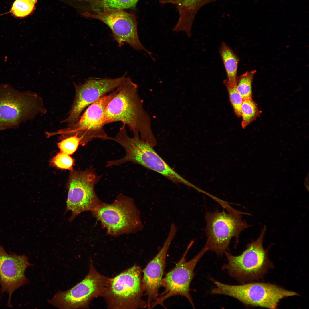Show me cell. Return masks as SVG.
Returning <instances> with one entry per match:
<instances>
[{
	"label": "cell",
	"mask_w": 309,
	"mask_h": 309,
	"mask_svg": "<svg viewBox=\"0 0 309 309\" xmlns=\"http://www.w3.org/2000/svg\"><path fill=\"white\" fill-rule=\"evenodd\" d=\"M223 83L228 91L229 100L234 112L238 117L241 116V107L243 99L237 90L236 85H231L227 79Z\"/></svg>",
	"instance_id": "obj_23"
},
{
	"label": "cell",
	"mask_w": 309,
	"mask_h": 309,
	"mask_svg": "<svg viewBox=\"0 0 309 309\" xmlns=\"http://www.w3.org/2000/svg\"><path fill=\"white\" fill-rule=\"evenodd\" d=\"M47 112L42 98L37 93L0 84V130L17 128Z\"/></svg>",
	"instance_id": "obj_3"
},
{
	"label": "cell",
	"mask_w": 309,
	"mask_h": 309,
	"mask_svg": "<svg viewBox=\"0 0 309 309\" xmlns=\"http://www.w3.org/2000/svg\"><path fill=\"white\" fill-rule=\"evenodd\" d=\"M127 73L116 78H90L83 83H74L75 94L68 116L61 121L67 127L76 123L84 110L100 98L121 86L128 77Z\"/></svg>",
	"instance_id": "obj_14"
},
{
	"label": "cell",
	"mask_w": 309,
	"mask_h": 309,
	"mask_svg": "<svg viewBox=\"0 0 309 309\" xmlns=\"http://www.w3.org/2000/svg\"><path fill=\"white\" fill-rule=\"evenodd\" d=\"M139 0H86L92 9L104 8L124 9L135 8Z\"/></svg>",
	"instance_id": "obj_19"
},
{
	"label": "cell",
	"mask_w": 309,
	"mask_h": 309,
	"mask_svg": "<svg viewBox=\"0 0 309 309\" xmlns=\"http://www.w3.org/2000/svg\"><path fill=\"white\" fill-rule=\"evenodd\" d=\"M256 72V70L247 71L237 78V88L243 100L252 98V83Z\"/></svg>",
	"instance_id": "obj_21"
},
{
	"label": "cell",
	"mask_w": 309,
	"mask_h": 309,
	"mask_svg": "<svg viewBox=\"0 0 309 309\" xmlns=\"http://www.w3.org/2000/svg\"><path fill=\"white\" fill-rule=\"evenodd\" d=\"M92 211L111 235L134 233L144 227L133 199L121 194L113 203L101 202Z\"/></svg>",
	"instance_id": "obj_6"
},
{
	"label": "cell",
	"mask_w": 309,
	"mask_h": 309,
	"mask_svg": "<svg viewBox=\"0 0 309 309\" xmlns=\"http://www.w3.org/2000/svg\"><path fill=\"white\" fill-rule=\"evenodd\" d=\"M205 0H158L162 4L170 3L175 5L179 14L178 21L173 28L176 32L184 31L188 37L193 19L198 9Z\"/></svg>",
	"instance_id": "obj_17"
},
{
	"label": "cell",
	"mask_w": 309,
	"mask_h": 309,
	"mask_svg": "<svg viewBox=\"0 0 309 309\" xmlns=\"http://www.w3.org/2000/svg\"><path fill=\"white\" fill-rule=\"evenodd\" d=\"M193 241H192L189 243L181 258L174 268L168 272L163 278L162 286L164 288L165 290L152 303L151 308L159 305L165 308L163 304L164 301L168 298L175 296L185 297L192 307L195 308L190 293V285L196 265L208 250L204 246L195 256L187 261L186 255Z\"/></svg>",
	"instance_id": "obj_13"
},
{
	"label": "cell",
	"mask_w": 309,
	"mask_h": 309,
	"mask_svg": "<svg viewBox=\"0 0 309 309\" xmlns=\"http://www.w3.org/2000/svg\"><path fill=\"white\" fill-rule=\"evenodd\" d=\"M37 0H15L9 11L3 14L11 13L14 17L23 18L30 14L34 11Z\"/></svg>",
	"instance_id": "obj_22"
},
{
	"label": "cell",
	"mask_w": 309,
	"mask_h": 309,
	"mask_svg": "<svg viewBox=\"0 0 309 309\" xmlns=\"http://www.w3.org/2000/svg\"><path fill=\"white\" fill-rule=\"evenodd\" d=\"M266 230L264 227L258 238L248 245L240 255L234 256L228 251L225 252L227 262L223 266V270L242 283L256 279L265 272L271 264L263 245Z\"/></svg>",
	"instance_id": "obj_9"
},
{
	"label": "cell",
	"mask_w": 309,
	"mask_h": 309,
	"mask_svg": "<svg viewBox=\"0 0 309 309\" xmlns=\"http://www.w3.org/2000/svg\"><path fill=\"white\" fill-rule=\"evenodd\" d=\"M219 52L227 74V80L230 84L236 85L239 59L232 49L224 42L221 43Z\"/></svg>",
	"instance_id": "obj_18"
},
{
	"label": "cell",
	"mask_w": 309,
	"mask_h": 309,
	"mask_svg": "<svg viewBox=\"0 0 309 309\" xmlns=\"http://www.w3.org/2000/svg\"><path fill=\"white\" fill-rule=\"evenodd\" d=\"M54 166L63 169L72 171L74 165V160L70 155L61 152L57 154L51 160Z\"/></svg>",
	"instance_id": "obj_25"
},
{
	"label": "cell",
	"mask_w": 309,
	"mask_h": 309,
	"mask_svg": "<svg viewBox=\"0 0 309 309\" xmlns=\"http://www.w3.org/2000/svg\"><path fill=\"white\" fill-rule=\"evenodd\" d=\"M101 177L92 166L84 171H72L67 185L68 192L66 211H72L69 219L70 221L82 212L93 211L101 202L94 189Z\"/></svg>",
	"instance_id": "obj_11"
},
{
	"label": "cell",
	"mask_w": 309,
	"mask_h": 309,
	"mask_svg": "<svg viewBox=\"0 0 309 309\" xmlns=\"http://www.w3.org/2000/svg\"><path fill=\"white\" fill-rule=\"evenodd\" d=\"M80 142L79 138L74 136L62 140L58 143V146L60 152L70 155L76 151Z\"/></svg>",
	"instance_id": "obj_24"
},
{
	"label": "cell",
	"mask_w": 309,
	"mask_h": 309,
	"mask_svg": "<svg viewBox=\"0 0 309 309\" xmlns=\"http://www.w3.org/2000/svg\"><path fill=\"white\" fill-rule=\"evenodd\" d=\"M125 125L123 124L114 137H109L124 149L126 155L122 158L108 161L107 167L119 166L128 162L141 165L165 177L175 183H181L193 187L192 185L169 166L155 152L152 146L142 140L138 133L130 137Z\"/></svg>",
	"instance_id": "obj_2"
},
{
	"label": "cell",
	"mask_w": 309,
	"mask_h": 309,
	"mask_svg": "<svg viewBox=\"0 0 309 309\" xmlns=\"http://www.w3.org/2000/svg\"><path fill=\"white\" fill-rule=\"evenodd\" d=\"M117 90L106 109L105 125L120 122L127 126L133 134L138 133L142 140L155 146L157 142L152 132L151 118L143 107L137 85L128 77Z\"/></svg>",
	"instance_id": "obj_1"
},
{
	"label": "cell",
	"mask_w": 309,
	"mask_h": 309,
	"mask_svg": "<svg viewBox=\"0 0 309 309\" xmlns=\"http://www.w3.org/2000/svg\"><path fill=\"white\" fill-rule=\"evenodd\" d=\"M84 14L86 16L98 19L106 25L119 47L126 43L134 49L144 51L154 60L152 53L145 48L139 39L137 17L135 13L123 9L104 8L93 10Z\"/></svg>",
	"instance_id": "obj_12"
},
{
	"label": "cell",
	"mask_w": 309,
	"mask_h": 309,
	"mask_svg": "<svg viewBox=\"0 0 309 309\" xmlns=\"http://www.w3.org/2000/svg\"><path fill=\"white\" fill-rule=\"evenodd\" d=\"M32 265L27 256L11 252L8 254L0 244V292L8 294L9 307H13L11 301L13 292L28 283L25 271Z\"/></svg>",
	"instance_id": "obj_15"
},
{
	"label": "cell",
	"mask_w": 309,
	"mask_h": 309,
	"mask_svg": "<svg viewBox=\"0 0 309 309\" xmlns=\"http://www.w3.org/2000/svg\"><path fill=\"white\" fill-rule=\"evenodd\" d=\"M177 230L175 225L172 223L168 237L162 247L142 271V282L144 291L147 297L148 308H151L152 303L159 295V290L162 286L167 253Z\"/></svg>",
	"instance_id": "obj_16"
},
{
	"label": "cell",
	"mask_w": 309,
	"mask_h": 309,
	"mask_svg": "<svg viewBox=\"0 0 309 309\" xmlns=\"http://www.w3.org/2000/svg\"><path fill=\"white\" fill-rule=\"evenodd\" d=\"M214 286L211 294H221L236 298L245 305L275 309L280 300L297 293L277 285L267 283H253L239 285L224 284L211 279Z\"/></svg>",
	"instance_id": "obj_4"
},
{
	"label": "cell",
	"mask_w": 309,
	"mask_h": 309,
	"mask_svg": "<svg viewBox=\"0 0 309 309\" xmlns=\"http://www.w3.org/2000/svg\"><path fill=\"white\" fill-rule=\"evenodd\" d=\"M225 210L207 211L205 218L207 240L205 246L208 251L222 255L228 251L230 242L233 238L238 240L241 233L249 225L242 219V215Z\"/></svg>",
	"instance_id": "obj_8"
},
{
	"label": "cell",
	"mask_w": 309,
	"mask_h": 309,
	"mask_svg": "<svg viewBox=\"0 0 309 309\" xmlns=\"http://www.w3.org/2000/svg\"><path fill=\"white\" fill-rule=\"evenodd\" d=\"M109 279L96 270L91 261L88 273L82 280L68 290L58 291L48 302L60 309L88 308L91 301L100 296Z\"/></svg>",
	"instance_id": "obj_10"
},
{
	"label": "cell",
	"mask_w": 309,
	"mask_h": 309,
	"mask_svg": "<svg viewBox=\"0 0 309 309\" xmlns=\"http://www.w3.org/2000/svg\"><path fill=\"white\" fill-rule=\"evenodd\" d=\"M262 113L252 98L243 100L241 107V126L244 128L259 117Z\"/></svg>",
	"instance_id": "obj_20"
},
{
	"label": "cell",
	"mask_w": 309,
	"mask_h": 309,
	"mask_svg": "<svg viewBox=\"0 0 309 309\" xmlns=\"http://www.w3.org/2000/svg\"><path fill=\"white\" fill-rule=\"evenodd\" d=\"M142 270L135 264L115 277L109 278L100 296L106 299L108 308L138 309L147 307L142 299L144 290Z\"/></svg>",
	"instance_id": "obj_5"
},
{
	"label": "cell",
	"mask_w": 309,
	"mask_h": 309,
	"mask_svg": "<svg viewBox=\"0 0 309 309\" xmlns=\"http://www.w3.org/2000/svg\"><path fill=\"white\" fill-rule=\"evenodd\" d=\"M117 92L116 88L100 98L88 106L75 124L54 132H46L47 137L58 135L61 140L76 136L80 139V144L82 146L95 138L108 140V136L104 129V114L109 103Z\"/></svg>",
	"instance_id": "obj_7"
}]
</instances>
